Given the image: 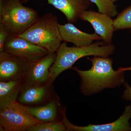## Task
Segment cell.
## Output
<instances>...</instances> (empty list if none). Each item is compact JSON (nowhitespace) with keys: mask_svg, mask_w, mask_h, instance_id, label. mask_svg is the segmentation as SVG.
<instances>
[{"mask_svg":"<svg viewBox=\"0 0 131 131\" xmlns=\"http://www.w3.org/2000/svg\"><path fill=\"white\" fill-rule=\"evenodd\" d=\"M92 66L88 70H82L76 67L72 68L77 72L81 80V90L86 96L100 92L106 89H114L125 83V71L113 68L112 59L94 56L88 58Z\"/></svg>","mask_w":131,"mask_h":131,"instance_id":"cell-1","label":"cell"},{"mask_svg":"<svg viewBox=\"0 0 131 131\" xmlns=\"http://www.w3.org/2000/svg\"><path fill=\"white\" fill-rule=\"evenodd\" d=\"M115 49L114 45L106 44L102 40L83 47H69L67 43H61L56 52V57L50 69L47 84L50 85L61 73L72 69L73 64L80 59L90 56L108 57L113 54Z\"/></svg>","mask_w":131,"mask_h":131,"instance_id":"cell-2","label":"cell"},{"mask_svg":"<svg viewBox=\"0 0 131 131\" xmlns=\"http://www.w3.org/2000/svg\"><path fill=\"white\" fill-rule=\"evenodd\" d=\"M57 17L52 13L39 17L21 35V37L43 47L49 53L56 52L62 42Z\"/></svg>","mask_w":131,"mask_h":131,"instance_id":"cell-3","label":"cell"},{"mask_svg":"<svg viewBox=\"0 0 131 131\" xmlns=\"http://www.w3.org/2000/svg\"><path fill=\"white\" fill-rule=\"evenodd\" d=\"M38 17L36 10L24 6L21 1H0V24L12 35H21Z\"/></svg>","mask_w":131,"mask_h":131,"instance_id":"cell-4","label":"cell"},{"mask_svg":"<svg viewBox=\"0 0 131 131\" xmlns=\"http://www.w3.org/2000/svg\"><path fill=\"white\" fill-rule=\"evenodd\" d=\"M42 122L29 114L25 105L18 101L0 109L1 131H28L31 127Z\"/></svg>","mask_w":131,"mask_h":131,"instance_id":"cell-5","label":"cell"},{"mask_svg":"<svg viewBox=\"0 0 131 131\" xmlns=\"http://www.w3.org/2000/svg\"><path fill=\"white\" fill-rule=\"evenodd\" d=\"M28 62H34L49 54L46 49L33 43L19 35H11L8 38L3 51Z\"/></svg>","mask_w":131,"mask_h":131,"instance_id":"cell-6","label":"cell"},{"mask_svg":"<svg viewBox=\"0 0 131 131\" xmlns=\"http://www.w3.org/2000/svg\"><path fill=\"white\" fill-rule=\"evenodd\" d=\"M30 63L5 52H0V81H24Z\"/></svg>","mask_w":131,"mask_h":131,"instance_id":"cell-7","label":"cell"},{"mask_svg":"<svg viewBox=\"0 0 131 131\" xmlns=\"http://www.w3.org/2000/svg\"><path fill=\"white\" fill-rule=\"evenodd\" d=\"M62 122L66 130L77 131H131L129 120L131 118V105L126 106L121 116L117 120L108 124H89L86 126H79L71 124L66 115V110L62 112Z\"/></svg>","mask_w":131,"mask_h":131,"instance_id":"cell-8","label":"cell"},{"mask_svg":"<svg viewBox=\"0 0 131 131\" xmlns=\"http://www.w3.org/2000/svg\"><path fill=\"white\" fill-rule=\"evenodd\" d=\"M56 56V52L49 53L39 60L31 62L28 73L23 81V85L31 86L47 84L50 77V69Z\"/></svg>","mask_w":131,"mask_h":131,"instance_id":"cell-9","label":"cell"},{"mask_svg":"<svg viewBox=\"0 0 131 131\" xmlns=\"http://www.w3.org/2000/svg\"><path fill=\"white\" fill-rule=\"evenodd\" d=\"M107 15L92 10H86L80 15V19L87 21L93 27L95 33L100 36L102 40L107 45L112 42L114 20Z\"/></svg>","mask_w":131,"mask_h":131,"instance_id":"cell-10","label":"cell"},{"mask_svg":"<svg viewBox=\"0 0 131 131\" xmlns=\"http://www.w3.org/2000/svg\"><path fill=\"white\" fill-rule=\"evenodd\" d=\"M58 27L62 41L73 43L77 47H83L93 43L94 41L102 40L96 33H87L77 28L72 23L64 25L58 24Z\"/></svg>","mask_w":131,"mask_h":131,"instance_id":"cell-11","label":"cell"},{"mask_svg":"<svg viewBox=\"0 0 131 131\" xmlns=\"http://www.w3.org/2000/svg\"><path fill=\"white\" fill-rule=\"evenodd\" d=\"M31 0H27L28 1ZM61 11L65 16L68 23H75L80 19V15L88 10L91 5L89 0H46Z\"/></svg>","mask_w":131,"mask_h":131,"instance_id":"cell-12","label":"cell"},{"mask_svg":"<svg viewBox=\"0 0 131 131\" xmlns=\"http://www.w3.org/2000/svg\"><path fill=\"white\" fill-rule=\"evenodd\" d=\"M23 86V81L19 80L0 82V109L17 102Z\"/></svg>","mask_w":131,"mask_h":131,"instance_id":"cell-13","label":"cell"},{"mask_svg":"<svg viewBox=\"0 0 131 131\" xmlns=\"http://www.w3.org/2000/svg\"><path fill=\"white\" fill-rule=\"evenodd\" d=\"M49 85L39 86L23 85L17 101L22 105H34L41 103L46 98Z\"/></svg>","mask_w":131,"mask_h":131,"instance_id":"cell-14","label":"cell"},{"mask_svg":"<svg viewBox=\"0 0 131 131\" xmlns=\"http://www.w3.org/2000/svg\"><path fill=\"white\" fill-rule=\"evenodd\" d=\"M26 110L36 119L43 122H55L57 119L58 105L54 100L45 105L36 107L25 106Z\"/></svg>","mask_w":131,"mask_h":131,"instance_id":"cell-15","label":"cell"},{"mask_svg":"<svg viewBox=\"0 0 131 131\" xmlns=\"http://www.w3.org/2000/svg\"><path fill=\"white\" fill-rule=\"evenodd\" d=\"M115 31L131 29V5L118 14L114 20Z\"/></svg>","mask_w":131,"mask_h":131,"instance_id":"cell-16","label":"cell"},{"mask_svg":"<svg viewBox=\"0 0 131 131\" xmlns=\"http://www.w3.org/2000/svg\"><path fill=\"white\" fill-rule=\"evenodd\" d=\"M94 3L98 8V12L107 15L111 17L118 15L117 6L114 3L118 0H89Z\"/></svg>","mask_w":131,"mask_h":131,"instance_id":"cell-17","label":"cell"},{"mask_svg":"<svg viewBox=\"0 0 131 131\" xmlns=\"http://www.w3.org/2000/svg\"><path fill=\"white\" fill-rule=\"evenodd\" d=\"M66 128L61 122H43L34 125L28 131H64Z\"/></svg>","mask_w":131,"mask_h":131,"instance_id":"cell-18","label":"cell"},{"mask_svg":"<svg viewBox=\"0 0 131 131\" xmlns=\"http://www.w3.org/2000/svg\"><path fill=\"white\" fill-rule=\"evenodd\" d=\"M12 35L3 25L0 24V52L3 51V48L6 41Z\"/></svg>","mask_w":131,"mask_h":131,"instance_id":"cell-19","label":"cell"},{"mask_svg":"<svg viewBox=\"0 0 131 131\" xmlns=\"http://www.w3.org/2000/svg\"><path fill=\"white\" fill-rule=\"evenodd\" d=\"M123 84L125 90L124 91L122 98L125 101H131V87L126 82H125Z\"/></svg>","mask_w":131,"mask_h":131,"instance_id":"cell-20","label":"cell"},{"mask_svg":"<svg viewBox=\"0 0 131 131\" xmlns=\"http://www.w3.org/2000/svg\"><path fill=\"white\" fill-rule=\"evenodd\" d=\"M130 32H131V31ZM121 69L122 70L124 71H131V66H130V67H128V68H121Z\"/></svg>","mask_w":131,"mask_h":131,"instance_id":"cell-21","label":"cell"},{"mask_svg":"<svg viewBox=\"0 0 131 131\" xmlns=\"http://www.w3.org/2000/svg\"><path fill=\"white\" fill-rule=\"evenodd\" d=\"M0 1H1V0H0ZM19 1H21V2H27V0H19Z\"/></svg>","mask_w":131,"mask_h":131,"instance_id":"cell-22","label":"cell"}]
</instances>
